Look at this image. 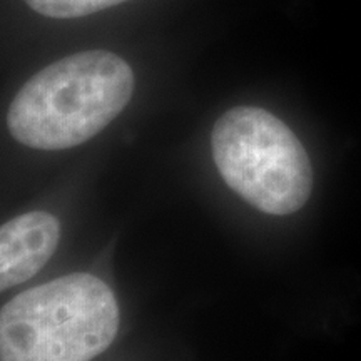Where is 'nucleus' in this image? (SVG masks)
Masks as SVG:
<instances>
[{"label":"nucleus","instance_id":"obj_4","mask_svg":"<svg viewBox=\"0 0 361 361\" xmlns=\"http://www.w3.org/2000/svg\"><path fill=\"white\" fill-rule=\"evenodd\" d=\"M61 238L57 218L44 211L17 216L0 229V290L29 281L52 258Z\"/></svg>","mask_w":361,"mask_h":361},{"label":"nucleus","instance_id":"obj_2","mask_svg":"<svg viewBox=\"0 0 361 361\" xmlns=\"http://www.w3.org/2000/svg\"><path fill=\"white\" fill-rule=\"evenodd\" d=\"M119 329V306L101 279L74 273L12 298L0 313L2 361H90Z\"/></svg>","mask_w":361,"mask_h":361},{"label":"nucleus","instance_id":"obj_1","mask_svg":"<svg viewBox=\"0 0 361 361\" xmlns=\"http://www.w3.org/2000/svg\"><path fill=\"white\" fill-rule=\"evenodd\" d=\"M134 92V72L107 51L64 57L22 85L8 107L12 137L42 151L75 147L107 128Z\"/></svg>","mask_w":361,"mask_h":361},{"label":"nucleus","instance_id":"obj_5","mask_svg":"<svg viewBox=\"0 0 361 361\" xmlns=\"http://www.w3.org/2000/svg\"><path fill=\"white\" fill-rule=\"evenodd\" d=\"M40 16L52 19H75L111 8L128 0H25Z\"/></svg>","mask_w":361,"mask_h":361},{"label":"nucleus","instance_id":"obj_3","mask_svg":"<svg viewBox=\"0 0 361 361\" xmlns=\"http://www.w3.org/2000/svg\"><path fill=\"white\" fill-rule=\"evenodd\" d=\"M221 178L256 209L288 216L301 209L313 189V169L296 134L261 107H233L211 133Z\"/></svg>","mask_w":361,"mask_h":361}]
</instances>
